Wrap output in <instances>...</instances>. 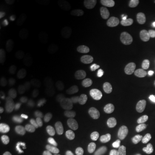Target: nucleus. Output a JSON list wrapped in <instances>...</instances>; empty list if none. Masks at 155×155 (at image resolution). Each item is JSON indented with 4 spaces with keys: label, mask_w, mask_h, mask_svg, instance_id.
I'll list each match as a JSON object with an SVG mask.
<instances>
[{
    "label": "nucleus",
    "mask_w": 155,
    "mask_h": 155,
    "mask_svg": "<svg viewBox=\"0 0 155 155\" xmlns=\"http://www.w3.org/2000/svg\"><path fill=\"white\" fill-rule=\"evenodd\" d=\"M96 7L103 16L108 18H115L119 13V10L116 5L108 0L98 1L96 2Z\"/></svg>",
    "instance_id": "nucleus-1"
},
{
    "label": "nucleus",
    "mask_w": 155,
    "mask_h": 155,
    "mask_svg": "<svg viewBox=\"0 0 155 155\" xmlns=\"http://www.w3.org/2000/svg\"><path fill=\"white\" fill-rule=\"evenodd\" d=\"M120 49L114 44H108L102 50L101 57L105 63L108 64H114L119 59Z\"/></svg>",
    "instance_id": "nucleus-2"
},
{
    "label": "nucleus",
    "mask_w": 155,
    "mask_h": 155,
    "mask_svg": "<svg viewBox=\"0 0 155 155\" xmlns=\"http://www.w3.org/2000/svg\"><path fill=\"white\" fill-rule=\"evenodd\" d=\"M38 104L40 108L46 111H49L53 108L55 105V98L50 89H44L39 97Z\"/></svg>",
    "instance_id": "nucleus-3"
},
{
    "label": "nucleus",
    "mask_w": 155,
    "mask_h": 155,
    "mask_svg": "<svg viewBox=\"0 0 155 155\" xmlns=\"http://www.w3.org/2000/svg\"><path fill=\"white\" fill-rule=\"evenodd\" d=\"M64 64L70 72L76 73L80 71L81 59L78 55L75 53H68L64 58Z\"/></svg>",
    "instance_id": "nucleus-4"
},
{
    "label": "nucleus",
    "mask_w": 155,
    "mask_h": 155,
    "mask_svg": "<svg viewBox=\"0 0 155 155\" xmlns=\"http://www.w3.org/2000/svg\"><path fill=\"white\" fill-rule=\"evenodd\" d=\"M144 127V121L139 116H131L124 122L126 131L129 133H135L141 131Z\"/></svg>",
    "instance_id": "nucleus-5"
},
{
    "label": "nucleus",
    "mask_w": 155,
    "mask_h": 155,
    "mask_svg": "<svg viewBox=\"0 0 155 155\" xmlns=\"http://www.w3.org/2000/svg\"><path fill=\"white\" fill-rule=\"evenodd\" d=\"M134 102L143 107L152 106L155 102V96L150 92H139L135 95Z\"/></svg>",
    "instance_id": "nucleus-6"
},
{
    "label": "nucleus",
    "mask_w": 155,
    "mask_h": 155,
    "mask_svg": "<svg viewBox=\"0 0 155 155\" xmlns=\"http://www.w3.org/2000/svg\"><path fill=\"white\" fill-rule=\"evenodd\" d=\"M31 58L35 65L37 66H42L48 61V51L43 48L39 47L33 50Z\"/></svg>",
    "instance_id": "nucleus-7"
},
{
    "label": "nucleus",
    "mask_w": 155,
    "mask_h": 155,
    "mask_svg": "<svg viewBox=\"0 0 155 155\" xmlns=\"http://www.w3.org/2000/svg\"><path fill=\"white\" fill-rule=\"evenodd\" d=\"M45 30V25L41 22L35 24L28 35V40L30 43L35 44L40 40Z\"/></svg>",
    "instance_id": "nucleus-8"
},
{
    "label": "nucleus",
    "mask_w": 155,
    "mask_h": 155,
    "mask_svg": "<svg viewBox=\"0 0 155 155\" xmlns=\"http://www.w3.org/2000/svg\"><path fill=\"white\" fill-rule=\"evenodd\" d=\"M97 81L96 75L91 73H86L81 77L79 85L83 90H90L96 86Z\"/></svg>",
    "instance_id": "nucleus-9"
},
{
    "label": "nucleus",
    "mask_w": 155,
    "mask_h": 155,
    "mask_svg": "<svg viewBox=\"0 0 155 155\" xmlns=\"http://www.w3.org/2000/svg\"><path fill=\"white\" fill-rule=\"evenodd\" d=\"M23 78V70L19 65H15L11 69L9 73V82L14 87H17L20 85Z\"/></svg>",
    "instance_id": "nucleus-10"
},
{
    "label": "nucleus",
    "mask_w": 155,
    "mask_h": 155,
    "mask_svg": "<svg viewBox=\"0 0 155 155\" xmlns=\"http://www.w3.org/2000/svg\"><path fill=\"white\" fill-rule=\"evenodd\" d=\"M129 86L134 88L144 89L150 86V81L147 78L141 75H134L129 78L128 81Z\"/></svg>",
    "instance_id": "nucleus-11"
},
{
    "label": "nucleus",
    "mask_w": 155,
    "mask_h": 155,
    "mask_svg": "<svg viewBox=\"0 0 155 155\" xmlns=\"http://www.w3.org/2000/svg\"><path fill=\"white\" fill-rule=\"evenodd\" d=\"M117 23L120 26L133 28V27L138 26L140 23V19L135 15H126L120 17L118 19Z\"/></svg>",
    "instance_id": "nucleus-12"
},
{
    "label": "nucleus",
    "mask_w": 155,
    "mask_h": 155,
    "mask_svg": "<svg viewBox=\"0 0 155 155\" xmlns=\"http://www.w3.org/2000/svg\"><path fill=\"white\" fill-rule=\"evenodd\" d=\"M45 124L44 117L41 114H35L31 118L28 124V127L30 131H38L43 127Z\"/></svg>",
    "instance_id": "nucleus-13"
},
{
    "label": "nucleus",
    "mask_w": 155,
    "mask_h": 155,
    "mask_svg": "<svg viewBox=\"0 0 155 155\" xmlns=\"http://www.w3.org/2000/svg\"><path fill=\"white\" fill-rule=\"evenodd\" d=\"M9 101V87L6 81L0 82V105L5 106Z\"/></svg>",
    "instance_id": "nucleus-14"
},
{
    "label": "nucleus",
    "mask_w": 155,
    "mask_h": 155,
    "mask_svg": "<svg viewBox=\"0 0 155 155\" xmlns=\"http://www.w3.org/2000/svg\"><path fill=\"white\" fill-rule=\"evenodd\" d=\"M154 136L152 131L146 130L141 131L140 133L137 135V141L139 144L145 146V145L150 144L151 143L154 141Z\"/></svg>",
    "instance_id": "nucleus-15"
},
{
    "label": "nucleus",
    "mask_w": 155,
    "mask_h": 155,
    "mask_svg": "<svg viewBox=\"0 0 155 155\" xmlns=\"http://www.w3.org/2000/svg\"><path fill=\"white\" fill-rule=\"evenodd\" d=\"M140 9L147 15L155 14V0H141L139 2Z\"/></svg>",
    "instance_id": "nucleus-16"
},
{
    "label": "nucleus",
    "mask_w": 155,
    "mask_h": 155,
    "mask_svg": "<svg viewBox=\"0 0 155 155\" xmlns=\"http://www.w3.org/2000/svg\"><path fill=\"white\" fill-rule=\"evenodd\" d=\"M51 139L53 141L60 146H66L68 144L69 138L66 134H65L63 131H54L51 134Z\"/></svg>",
    "instance_id": "nucleus-17"
},
{
    "label": "nucleus",
    "mask_w": 155,
    "mask_h": 155,
    "mask_svg": "<svg viewBox=\"0 0 155 155\" xmlns=\"http://www.w3.org/2000/svg\"><path fill=\"white\" fill-rule=\"evenodd\" d=\"M73 138H74L75 142L78 144V146L88 144V134L86 133V131L83 129L79 128V129H75L74 133H73Z\"/></svg>",
    "instance_id": "nucleus-18"
},
{
    "label": "nucleus",
    "mask_w": 155,
    "mask_h": 155,
    "mask_svg": "<svg viewBox=\"0 0 155 155\" xmlns=\"http://www.w3.org/2000/svg\"><path fill=\"white\" fill-rule=\"evenodd\" d=\"M131 147L129 143L121 142L111 150V155H128L131 152Z\"/></svg>",
    "instance_id": "nucleus-19"
},
{
    "label": "nucleus",
    "mask_w": 155,
    "mask_h": 155,
    "mask_svg": "<svg viewBox=\"0 0 155 155\" xmlns=\"http://www.w3.org/2000/svg\"><path fill=\"white\" fill-rule=\"evenodd\" d=\"M25 95L31 98V99H35L38 97H40L41 94V88L40 86L35 83H32L25 88Z\"/></svg>",
    "instance_id": "nucleus-20"
},
{
    "label": "nucleus",
    "mask_w": 155,
    "mask_h": 155,
    "mask_svg": "<svg viewBox=\"0 0 155 155\" xmlns=\"http://www.w3.org/2000/svg\"><path fill=\"white\" fill-rule=\"evenodd\" d=\"M93 144L98 151H104L107 147V141L101 134H96L93 138Z\"/></svg>",
    "instance_id": "nucleus-21"
},
{
    "label": "nucleus",
    "mask_w": 155,
    "mask_h": 155,
    "mask_svg": "<svg viewBox=\"0 0 155 155\" xmlns=\"http://www.w3.org/2000/svg\"><path fill=\"white\" fill-rule=\"evenodd\" d=\"M43 151L44 150L40 141H33L30 145V152L31 155H41Z\"/></svg>",
    "instance_id": "nucleus-22"
},
{
    "label": "nucleus",
    "mask_w": 155,
    "mask_h": 155,
    "mask_svg": "<svg viewBox=\"0 0 155 155\" xmlns=\"http://www.w3.org/2000/svg\"><path fill=\"white\" fill-rule=\"evenodd\" d=\"M12 139V136L10 131L7 128H4L2 129L1 134H0V140L1 142L4 144H8L11 142Z\"/></svg>",
    "instance_id": "nucleus-23"
},
{
    "label": "nucleus",
    "mask_w": 155,
    "mask_h": 155,
    "mask_svg": "<svg viewBox=\"0 0 155 155\" xmlns=\"http://www.w3.org/2000/svg\"><path fill=\"white\" fill-rule=\"evenodd\" d=\"M76 155H92L91 147L88 144L79 145L75 150Z\"/></svg>",
    "instance_id": "nucleus-24"
},
{
    "label": "nucleus",
    "mask_w": 155,
    "mask_h": 155,
    "mask_svg": "<svg viewBox=\"0 0 155 155\" xmlns=\"http://www.w3.org/2000/svg\"><path fill=\"white\" fill-rule=\"evenodd\" d=\"M28 112L25 108H20L16 112L15 115V119L16 121L19 124H24L28 118Z\"/></svg>",
    "instance_id": "nucleus-25"
},
{
    "label": "nucleus",
    "mask_w": 155,
    "mask_h": 155,
    "mask_svg": "<svg viewBox=\"0 0 155 155\" xmlns=\"http://www.w3.org/2000/svg\"><path fill=\"white\" fill-rule=\"evenodd\" d=\"M61 4L69 8H80L83 5L82 1H61Z\"/></svg>",
    "instance_id": "nucleus-26"
},
{
    "label": "nucleus",
    "mask_w": 155,
    "mask_h": 155,
    "mask_svg": "<svg viewBox=\"0 0 155 155\" xmlns=\"http://www.w3.org/2000/svg\"><path fill=\"white\" fill-rule=\"evenodd\" d=\"M52 141L53 140H52L51 137H48V136H45V137H42L39 141L41 144L44 151H48L51 147Z\"/></svg>",
    "instance_id": "nucleus-27"
},
{
    "label": "nucleus",
    "mask_w": 155,
    "mask_h": 155,
    "mask_svg": "<svg viewBox=\"0 0 155 155\" xmlns=\"http://www.w3.org/2000/svg\"><path fill=\"white\" fill-rule=\"evenodd\" d=\"M15 141L17 144H20L25 141L26 138V134L22 129H17L15 133Z\"/></svg>",
    "instance_id": "nucleus-28"
},
{
    "label": "nucleus",
    "mask_w": 155,
    "mask_h": 155,
    "mask_svg": "<svg viewBox=\"0 0 155 155\" xmlns=\"http://www.w3.org/2000/svg\"><path fill=\"white\" fill-rule=\"evenodd\" d=\"M9 3L12 7L15 8H19L24 5L25 1L24 0H9Z\"/></svg>",
    "instance_id": "nucleus-29"
},
{
    "label": "nucleus",
    "mask_w": 155,
    "mask_h": 155,
    "mask_svg": "<svg viewBox=\"0 0 155 155\" xmlns=\"http://www.w3.org/2000/svg\"><path fill=\"white\" fill-rule=\"evenodd\" d=\"M3 40L4 42L7 44H10L12 42H14L15 38H14V35H13L12 32H8L7 33H6L5 37H4L3 38Z\"/></svg>",
    "instance_id": "nucleus-30"
},
{
    "label": "nucleus",
    "mask_w": 155,
    "mask_h": 155,
    "mask_svg": "<svg viewBox=\"0 0 155 155\" xmlns=\"http://www.w3.org/2000/svg\"><path fill=\"white\" fill-rule=\"evenodd\" d=\"M13 155H28V153L24 147H19L15 151Z\"/></svg>",
    "instance_id": "nucleus-31"
},
{
    "label": "nucleus",
    "mask_w": 155,
    "mask_h": 155,
    "mask_svg": "<svg viewBox=\"0 0 155 155\" xmlns=\"http://www.w3.org/2000/svg\"><path fill=\"white\" fill-rule=\"evenodd\" d=\"M27 31V27L25 25H19L16 28V32L19 35H22Z\"/></svg>",
    "instance_id": "nucleus-32"
},
{
    "label": "nucleus",
    "mask_w": 155,
    "mask_h": 155,
    "mask_svg": "<svg viewBox=\"0 0 155 155\" xmlns=\"http://www.w3.org/2000/svg\"><path fill=\"white\" fill-rule=\"evenodd\" d=\"M9 26V21L6 19H1L0 20V31H2Z\"/></svg>",
    "instance_id": "nucleus-33"
},
{
    "label": "nucleus",
    "mask_w": 155,
    "mask_h": 155,
    "mask_svg": "<svg viewBox=\"0 0 155 155\" xmlns=\"http://www.w3.org/2000/svg\"><path fill=\"white\" fill-rule=\"evenodd\" d=\"M54 155H65V152L63 150V149L58 148L54 153Z\"/></svg>",
    "instance_id": "nucleus-34"
},
{
    "label": "nucleus",
    "mask_w": 155,
    "mask_h": 155,
    "mask_svg": "<svg viewBox=\"0 0 155 155\" xmlns=\"http://www.w3.org/2000/svg\"><path fill=\"white\" fill-rule=\"evenodd\" d=\"M151 116H152L153 119H155V107L153 108L152 111H151Z\"/></svg>",
    "instance_id": "nucleus-35"
},
{
    "label": "nucleus",
    "mask_w": 155,
    "mask_h": 155,
    "mask_svg": "<svg viewBox=\"0 0 155 155\" xmlns=\"http://www.w3.org/2000/svg\"><path fill=\"white\" fill-rule=\"evenodd\" d=\"M150 155H155V148L152 149V150L150 151Z\"/></svg>",
    "instance_id": "nucleus-36"
},
{
    "label": "nucleus",
    "mask_w": 155,
    "mask_h": 155,
    "mask_svg": "<svg viewBox=\"0 0 155 155\" xmlns=\"http://www.w3.org/2000/svg\"><path fill=\"white\" fill-rule=\"evenodd\" d=\"M1 155H7V154H6L5 152H2V153H1Z\"/></svg>",
    "instance_id": "nucleus-37"
}]
</instances>
